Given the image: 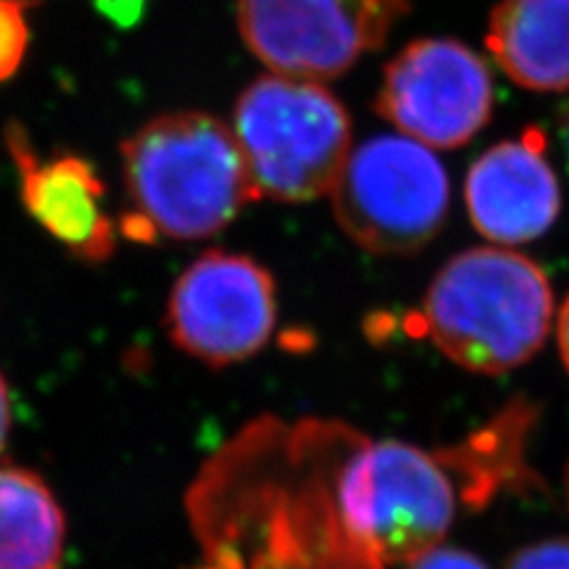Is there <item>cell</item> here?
<instances>
[{"instance_id":"6da1fadb","label":"cell","mask_w":569,"mask_h":569,"mask_svg":"<svg viewBox=\"0 0 569 569\" xmlns=\"http://www.w3.org/2000/svg\"><path fill=\"white\" fill-rule=\"evenodd\" d=\"M361 435L335 420H257L188 491L192 569H387L351 537L337 472Z\"/></svg>"},{"instance_id":"7a4b0ae2","label":"cell","mask_w":569,"mask_h":569,"mask_svg":"<svg viewBox=\"0 0 569 569\" xmlns=\"http://www.w3.org/2000/svg\"><path fill=\"white\" fill-rule=\"evenodd\" d=\"M129 240H202L221 233L259 194L236 133L207 112L150 119L121 146Z\"/></svg>"},{"instance_id":"3957f363","label":"cell","mask_w":569,"mask_h":569,"mask_svg":"<svg viewBox=\"0 0 569 569\" xmlns=\"http://www.w3.org/2000/svg\"><path fill=\"white\" fill-rule=\"evenodd\" d=\"M553 318V290L541 266L510 249L456 254L425 295L418 328L472 372H506L537 353Z\"/></svg>"},{"instance_id":"277c9868","label":"cell","mask_w":569,"mask_h":569,"mask_svg":"<svg viewBox=\"0 0 569 569\" xmlns=\"http://www.w3.org/2000/svg\"><path fill=\"white\" fill-rule=\"evenodd\" d=\"M233 133L259 198L328 194L351 152L347 107L323 83L261 77L238 98Z\"/></svg>"},{"instance_id":"5b68a950","label":"cell","mask_w":569,"mask_h":569,"mask_svg":"<svg viewBox=\"0 0 569 569\" xmlns=\"http://www.w3.org/2000/svg\"><path fill=\"white\" fill-rule=\"evenodd\" d=\"M337 506L372 558L385 567L408 565L447 539L458 489L437 453L361 435L337 472Z\"/></svg>"},{"instance_id":"8992f818","label":"cell","mask_w":569,"mask_h":569,"mask_svg":"<svg viewBox=\"0 0 569 569\" xmlns=\"http://www.w3.org/2000/svg\"><path fill=\"white\" fill-rule=\"evenodd\" d=\"M345 233L372 254H413L447 221L451 188L422 142L378 136L349 152L332 190Z\"/></svg>"},{"instance_id":"52a82bcc","label":"cell","mask_w":569,"mask_h":569,"mask_svg":"<svg viewBox=\"0 0 569 569\" xmlns=\"http://www.w3.org/2000/svg\"><path fill=\"white\" fill-rule=\"evenodd\" d=\"M408 0H238L244 46L273 74L328 81L378 50Z\"/></svg>"},{"instance_id":"ba28073f","label":"cell","mask_w":569,"mask_h":569,"mask_svg":"<svg viewBox=\"0 0 569 569\" xmlns=\"http://www.w3.org/2000/svg\"><path fill=\"white\" fill-rule=\"evenodd\" d=\"M278 316L273 276L247 254L211 249L176 280L167 328L171 342L211 368L233 366L271 340Z\"/></svg>"},{"instance_id":"9c48e42d","label":"cell","mask_w":569,"mask_h":569,"mask_svg":"<svg viewBox=\"0 0 569 569\" xmlns=\"http://www.w3.org/2000/svg\"><path fill=\"white\" fill-rule=\"evenodd\" d=\"M487 62L451 39H420L385 69L376 110L425 148L451 150L482 131L493 112Z\"/></svg>"},{"instance_id":"30bf717a","label":"cell","mask_w":569,"mask_h":569,"mask_svg":"<svg viewBox=\"0 0 569 569\" xmlns=\"http://www.w3.org/2000/svg\"><path fill=\"white\" fill-rule=\"evenodd\" d=\"M6 142L31 219L79 261L112 259L119 228L104 211L107 188L96 167L79 154L41 159L20 123L8 127Z\"/></svg>"},{"instance_id":"8fae6325","label":"cell","mask_w":569,"mask_h":569,"mask_svg":"<svg viewBox=\"0 0 569 569\" xmlns=\"http://www.w3.org/2000/svg\"><path fill=\"white\" fill-rule=\"evenodd\" d=\"M466 202L475 228L498 244L543 236L560 213V183L546 159V138L527 129L489 148L470 167Z\"/></svg>"},{"instance_id":"7c38bea8","label":"cell","mask_w":569,"mask_h":569,"mask_svg":"<svg viewBox=\"0 0 569 569\" xmlns=\"http://www.w3.org/2000/svg\"><path fill=\"white\" fill-rule=\"evenodd\" d=\"M487 46L506 74L529 91L569 88V0H498Z\"/></svg>"},{"instance_id":"4fadbf2b","label":"cell","mask_w":569,"mask_h":569,"mask_svg":"<svg viewBox=\"0 0 569 569\" xmlns=\"http://www.w3.org/2000/svg\"><path fill=\"white\" fill-rule=\"evenodd\" d=\"M67 522L41 475L0 468V569H62Z\"/></svg>"},{"instance_id":"5bb4252c","label":"cell","mask_w":569,"mask_h":569,"mask_svg":"<svg viewBox=\"0 0 569 569\" xmlns=\"http://www.w3.org/2000/svg\"><path fill=\"white\" fill-rule=\"evenodd\" d=\"M533 422L537 413L531 403L510 401L477 435L437 453L447 470L456 475L460 493L470 506H485L501 487L529 479L525 449Z\"/></svg>"},{"instance_id":"9a60e30c","label":"cell","mask_w":569,"mask_h":569,"mask_svg":"<svg viewBox=\"0 0 569 569\" xmlns=\"http://www.w3.org/2000/svg\"><path fill=\"white\" fill-rule=\"evenodd\" d=\"M29 48V27L17 0H0V83L22 67Z\"/></svg>"},{"instance_id":"2e32d148","label":"cell","mask_w":569,"mask_h":569,"mask_svg":"<svg viewBox=\"0 0 569 569\" xmlns=\"http://www.w3.org/2000/svg\"><path fill=\"white\" fill-rule=\"evenodd\" d=\"M506 569H569V539H546L515 553Z\"/></svg>"},{"instance_id":"e0dca14e","label":"cell","mask_w":569,"mask_h":569,"mask_svg":"<svg viewBox=\"0 0 569 569\" xmlns=\"http://www.w3.org/2000/svg\"><path fill=\"white\" fill-rule=\"evenodd\" d=\"M403 569H489V567L475 553H470V550L437 546L432 550H427V553H422L420 558L403 565Z\"/></svg>"},{"instance_id":"ac0fdd59","label":"cell","mask_w":569,"mask_h":569,"mask_svg":"<svg viewBox=\"0 0 569 569\" xmlns=\"http://www.w3.org/2000/svg\"><path fill=\"white\" fill-rule=\"evenodd\" d=\"M96 6L117 24H133L146 0H96Z\"/></svg>"},{"instance_id":"d6986e66","label":"cell","mask_w":569,"mask_h":569,"mask_svg":"<svg viewBox=\"0 0 569 569\" xmlns=\"http://www.w3.org/2000/svg\"><path fill=\"white\" fill-rule=\"evenodd\" d=\"M10 422H12V403H10V389L8 382L0 376V451L6 449L10 437Z\"/></svg>"},{"instance_id":"ffe728a7","label":"cell","mask_w":569,"mask_h":569,"mask_svg":"<svg viewBox=\"0 0 569 569\" xmlns=\"http://www.w3.org/2000/svg\"><path fill=\"white\" fill-rule=\"evenodd\" d=\"M558 340H560V353H562V361L569 370V297L562 305L560 311V326H558Z\"/></svg>"},{"instance_id":"44dd1931","label":"cell","mask_w":569,"mask_h":569,"mask_svg":"<svg viewBox=\"0 0 569 569\" xmlns=\"http://www.w3.org/2000/svg\"><path fill=\"white\" fill-rule=\"evenodd\" d=\"M560 136H562V146H565L567 167H569V104L565 107V114H562V127H560Z\"/></svg>"},{"instance_id":"7402d4cb","label":"cell","mask_w":569,"mask_h":569,"mask_svg":"<svg viewBox=\"0 0 569 569\" xmlns=\"http://www.w3.org/2000/svg\"><path fill=\"white\" fill-rule=\"evenodd\" d=\"M567 491H569V472H567Z\"/></svg>"}]
</instances>
